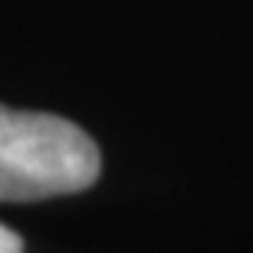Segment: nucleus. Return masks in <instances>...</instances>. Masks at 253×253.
Returning <instances> with one entry per match:
<instances>
[{"label": "nucleus", "mask_w": 253, "mask_h": 253, "mask_svg": "<svg viewBox=\"0 0 253 253\" xmlns=\"http://www.w3.org/2000/svg\"><path fill=\"white\" fill-rule=\"evenodd\" d=\"M0 253H25L18 232H11L7 225H0Z\"/></svg>", "instance_id": "nucleus-2"}, {"label": "nucleus", "mask_w": 253, "mask_h": 253, "mask_svg": "<svg viewBox=\"0 0 253 253\" xmlns=\"http://www.w3.org/2000/svg\"><path fill=\"white\" fill-rule=\"evenodd\" d=\"M99 148L78 123L0 106V201L28 204L81 194L99 179Z\"/></svg>", "instance_id": "nucleus-1"}]
</instances>
